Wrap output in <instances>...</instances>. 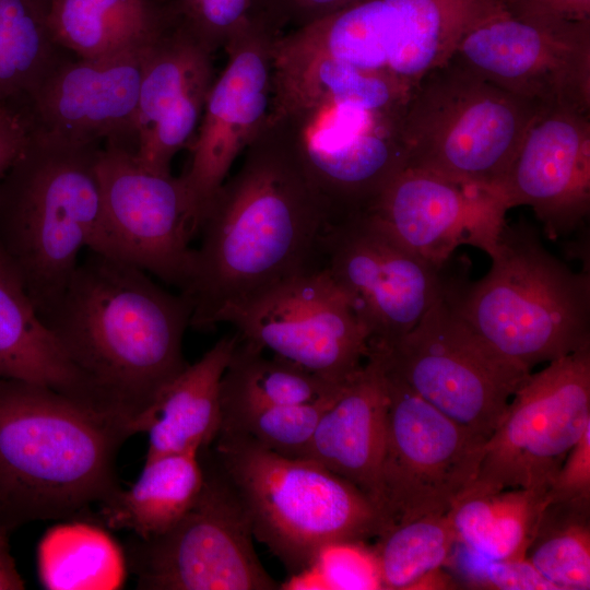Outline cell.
Returning a JSON list of instances; mask_svg holds the SVG:
<instances>
[{"label":"cell","mask_w":590,"mask_h":590,"mask_svg":"<svg viewBox=\"0 0 590 590\" xmlns=\"http://www.w3.org/2000/svg\"><path fill=\"white\" fill-rule=\"evenodd\" d=\"M330 222L290 140L268 120L203 213L182 292L192 307L190 327L211 330L283 281L321 267Z\"/></svg>","instance_id":"cell-1"},{"label":"cell","mask_w":590,"mask_h":590,"mask_svg":"<svg viewBox=\"0 0 590 590\" xmlns=\"http://www.w3.org/2000/svg\"><path fill=\"white\" fill-rule=\"evenodd\" d=\"M87 251L42 319L105 410L132 433L133 421L188 365L182 338L192 307L142 269Z\"/></svg>","instance_id":"cell-2"},{"label":"cell","mask_w":590,"mask_h":590,"mask_svg":"<svg viewBox=\"0 0 590 590\" xmlns=\"http://www.w3.org/2000/svg\"><path fill=\"white\" fill-rule=\"evenodd\" d=\"M128 424L45 386L0 378V517L14 530L84 518L116 489Z\"/></svg>","instance_id":"cell-3"},{"label":"cell","mask_w":590,"mask_h":590,"mask_svg":"<svg viewBox=\"0 0 590 590\" xmlns=\"http://www.w3.org/2000/svg\"><path fill=\"white\" fill-rule=\"evenodd\" d=\"M103 145L33 131L0 178V250L40 318L60 298L83 249L99 252L103 213L95 162Z\"/></svg>","instance_id":"cell-4"},{"label":"cell","mask_w":590,"mask_h":590,"mask_svg":"<svg viewBox=\"0 0 590 590\" xmlns=\"http://www.w3.org/2000/svg\"><path fill=\"white\" fill-rule=\"evenodd\" d=\"M477 281L451 278L467 324L504 357L531 370L590 346V273L574 271L526 220L505 223Z\"/></svg>","instance_id":"cell-5"},{"label":"cell","mask_w":590,"mask_h":590,"mask_svg":"<svg viewBox=\"0 0 590 590\" xmlns=\"http://www.w3.org/2000/svg\"><path fill=\"white\" fill-rule=\"evenodd\" d=\"M213 444L211 458L236 493L253 538L292 577L308 569L328 545L380 534L375 504L320 463L226 432Z\"/></svg>","instance_id":"cell-6"},{"label":"cell","mask_w":590,"mask_h":590,"mask_svg":"<svg viewBox=\"0 0 590 590\" xmlns=\"http://www.w3.org/2000/svg\"><path fill=\"white\" fill-rule=\"evenodd\" d=\"M543 107L449 59L422 76L405 103L399 133L406 166L499 197L523 137Z\"/></svg>","instance_id":"cell-7"},{"label":"cell","mask_w":590,"mask_h":590,"mask_svg":"<svg viewBox=\"0 0 590 590\" xmlns=\"http://www.w3.org/2000/svg\"><path fill=\"white\" fill-rule=\"evenodd\" d=\"M448 288L411 331L370 344V351L414 393L486 441L531 370L483 341L458 314Z\"/></svg>","instance_id":"cell-8"},{"label":"cell","mask_w":590,"mask_h":590,"mask_svg":"<svg viewBox=\"0 0 590 590\" xmlns=\"http://www.w3.org/2000/svg\"><path fill=\"white\" fill-rule=\"evenodd\" d=\"M269 120L290 140L332 221L365 211L406 166L400 118L323 98L279 94Z\"/></svg>","instance_id":"cell-9"},{"label":"cell","mask_w":590,"mask_h":590,"mask_svg":"<svg viewBox=\"0 0 590 590\" xmlns=\"http://www.w3.org/2000/svg\"><path fill=\"white\" fill-rule=\"evenodd\" d=\"M200 460L203 485L186 515L161 535L128 542V570L138 589H281L257 556L250 523L231 484L212 458Z\"/></svg>","instance_id":"cell-10"},{"label":"cell","mask_w":590,"mask_h":590,"mask_svg":"<svg viewBox=\"0 0 590 590\" xmlns=\"http://www.w3.org/2000/svg\"><path fill=\"white\" fill-rule=\"evenodd\" d=\"M588 427L590 346L529 375L485 441L477 474L463 492L548 489Z\"/></svg>","instance_id":"cell-11"},{"label":"cell","mask_w":590,"mask_h":590,"mask_svg":"<svg viewBox=\"0 0 590 590\" xmlns=\"http://www.w3.org/2000/svg\"><path fill=\"white\" fill-rule=\"evenodd\" d=\"M500 7L498 0H363L306 26L300 37L314 51L413 87Z\"/></svg>","instance_id":"cell-12"},{"label":"cell","mask_w":590,"mask_h":590,"mask_svg":"<svg viewBox=\"0 0 590 590\" xmlns=\"http://www.w3.org/2000/svg\"><path fill=\"white\" fill-rule=\"evenodd\" d=\"M384 371L387 425L374 500L381 532L422 517L447 514L475 479L485 444Z\"/></svg>","instance_id":"cell-13"},{"label":"cell","mask_w":590,"mask_h":590,"mask_svg":"<svg viewBox=\"0 0 590 590\" xmlns=\"http://www.w3.org/2000/svg\"><path fill=\"white\" fill-rule=\"evenodd\" d=\"M95 172L101 192V253L129 262L185 292L201 212L184 178L143 168L133 151L105 142Z\"/></svg>","instance_id":"cell-14"},{"label":"cell","mask_w":590,"mask_h":590,"mask_svg":"<svg viewBox=\"0 0 590 590\" xmlns=\"http://www.w3.org/2000/svg\"><path fill=\"white\" fill-rule=\"evenodd\" d=\"M321 267L368 331L387 344L411 331L446 292L450 275L401 245L366 213L330 222Z\"/></svg>","instance_id":"cell-15"},{"label":"cell","mask_w":590,"mask_h":590,"mask_svg":"<svg viewBox=\"0 0 590 590\" xmlns=\"http://www.w3.org/2000/svg\"><path fill=\"white\" fill-rule=\"evenodd\" d=\"M244 339L343 384L365 363L370 338L322 267L302 272L227 316Z\"/></svg>","instance_id":"cell-16"},{"label":"cell","mask_w":590,"mask_h":590,"mask_svg":"<svg viewBox=\"0 0 590 590\" xmlns=\"http://www.w3.org/2000/svg\"><path fill=\"white\" fill-rule=\"evenodd\" d=\"M450 59L541 106L590 113V21L545 24L500 7L462 34Z\"/></svg>","instance_id":"cell-17"},{"label":"cell","mask_w":590,"mask_h":590,"mask_svg":"<svg viewBox=\"0 0 590 590\" xmlns=\"http://www.w3.org/2000/svg\"><path fill=\"white\" fill-rule=\"evenodd\" d=\"M279 36L251 16L224 46L227 62L213 81L190 144V164L181 176L201 217L234 162L268 121Z\"/></svg>","instance_id":"cell-18"},{"label":"cell","mask_w":590,"mask_h":590,"mask_svg":"<svg viewBox=\"0 0 590 590\" xmlns=\"http://www.w3.org/2000/svg\"><path fill=\"white\" fill-rule=\"evenodd\" d=\"M507 211L491 191L405 166L363 212L414 255L442 268L460 246L489 256Z\"/></svg>","instance_id":"cell-19"},{"label":"cell","mask_w":590,"mask_h":590,"mask_svg":"<svg viewBox=\"0 0 590 590\" xmlns=\"http://www.w3.org/2000/svg\"><path fill=\"white\" fill-rule=\"evenodd\" d=\"M149 48L105 59L63 56L23 102L33 131L69 144L113 141L133 151L142 67Z\"/></svg>","instance_id":"cell-20"},{"label":"cell","mask_w":590,"mask_h":590,"mask_svg":"<svg viewBox=\"0 0 590 590\" xmlns=\"http://www.w3.org/2000/svg\"><path fill=\"white\" fill-rule=\"evenodd\" d=\"M498 194L507 210L530 206L550 238L585 225L590 213V113L543 107Z\"/></svg>","instance_id":"cell-21"},{"label":"cell","mask_w":590,"mask_h":590,"mask_svg":"<svg viewBox=\"0 0 590 590\" xmlns=\"http://www.w3.org/2000/svg\"><path fill=\"white\" fill-rule=\"evenodd\" d=\"M214 79L213 52L177 24L149 48L133 150L143 168L172 174L173 158L193 141Z\"/></svg>","instance_id":"cell-22"},{"label":"cell","mask_w":590,"mask_h":590,"mask_svg":"<svg viewBox=\"0 0 590 590\" xmlns=\"http://www.w3.org/2000/svg\"><path fill=\"white\" fill-rule=\"evenodd\" d=\"M387 410L385 371L378 356L369 351L363 366L323 412L304 458L349 481L374 503Z\"/></svg>","instance_id":"cell-23"},{"label":"cell","mask_w":590,"mask_h":590,"mask_svg":"<svg viewBox=\"0 0 590 590\" xmlns=\"http://www.w3.org/2000/svg\"><path fill=\"white\" fill-rule=\"evenodd\" d=\"M238 342V333L221 338L188 364L131 424L132 434L148 435L145 460L208 449L222 424L220 384Z\"/></svg>","instance_id":"cell-24"},{"label":"cell","mask_w":590,"mask_h":590,"mask_svg":"<svg viewBox=\"0 0 590 590\" xmlns=\"http://www.w3.org/2000/svg\"><path fill=\"white\" fill-rule=\"evenodd\" d=\"M0 378L45 386L109 414L40 318L1 250Z\"/></svg>","instance_id":"cell-25"},{"label":"cell","mask_w":590,"mask_h":590,"mask_svg":"<svg viewBox=\"0 0 590 590\" xmlns=\"http://www.w3.org/2000/svg\"><path fill=\"white\" fill-rule=\"evenodd\" d=\"M54 42L82 59L148 49L175 24L163 0H49Z\"/></svg>","instance_id":"cell-26"},{"label":"cell","mask_w":590,"mask_h":590,"mask_svg":"<svg viewBox=\"0 0 590 590\" xmlns=\"http://www.w3.org/2000/svg\"><path fill=\"white\" fill-rule=\"evenodd\" d=\"M197 452H179L144 460L137 481L119 487L98 507V522L132 536L151 539L173 528L191 508L203 485Z\"/></svg>","instance_id":"cell-27"},{"label":"cell","mask_w":590,"mask_h":590,"mask_svg":"<svg viewBox=\"0 0 590 590\" xmlns=\"http://www.w3.org/2000/svg\"><path fill=\"white\" fill-rule=\"evenodd\" d=\"M548 503L547 488L463 492L447 515L457 544L467 551L487 559H521Z\"/></svg>","instance_id":"cell-28"},{"label":"cell","mask_w":590,"mask_h":590,"mask_svg":"<svg viewBox=\"0 0 590 590\" xmlns=\"http://www.w3.org/2000/svg\"><path fill=\"white\" fill-rule=\"evenodd\" d=\"M68 520L50 528L38 544L42 585L51 590L119 588L128 570L125 551L99 522Z\"/></svg>","instance_id":"cell-29"},{"label":"cell","mask_w":590,"mask_h":590,"mask_svg":"<svg viewBox=\"0 0 590 590\" xmlns=\"http://www.w3.org/2000/svg\"><path fill=\"white\" fill-rule=\"evenodd\" d=\"M327 380L238 334V342L220 384L222 415L238 411L312 402L344 385Z\"/></svg>","instance_id":"cell-30"},{"label":"cell","mask_w":590,"mask_h":590,"mask_svg":"<svg viewBox=\"0 0 590 590\" xmlns=\"http://www.w3.org/2000/svg\"><path fill=\"white\" fill-rule=\"evenodd\" d=\"M447 514L432 515L382 531L373 546L386 590L449 589L451 578L442 571L456 547Z\"/></svg>","instance_id":"cell-31"},{"label":"cell","mask_w":590,"mask_h":590,"mask_svg":"<svg viewBox=\"0 0 590 590\" xmlns=\"http://www.w3.org/2000/svg\"><path fill=\"white\" fill-rule=\"evenodd\" d=\"M36 0H0V102H24L63 57Z\"/></svg>","instance_id":"cell-32"},{"label":"cell","mask_w":590,"mask_h":590,"mask_svg":"<svg viewBox=\"0 0 590 590\" xmlns=\"http://www.w3.org/2000/svg\"><path fill=\"white\" fill-rule=\"evenodd\" d=\"M526 558L555 590L590 589V500L548 503Z\"/></svg>","instance_id":"cell-33"},{"label":"cell","mask_w":590,"mask_h":590,"mask_svg":"<svg viewBox=\"0 0 590 590\" xmlns=\"http://www.w3.org/2000/svg\"><path fill=\"white\" fill-rule=\"evenodd\" d=\"M339 391L307 403L223 414L220 432L245 436L282 456L304 458L320 417Z\"/></svg>","instance_id":"cell-34"},{"label":"cell","mask_w":590,"mask_h":590,"mask_svg":"<svg viewBox=\"0 0 590 590\" xmlns=\"http://www.w3.org/2000/svg\"><path fill=\"white\" fill-rule=\"evenodd\" d=\"M177 25L213 54L248 23L257 0H163Z\"/></svg>","instance_id":"cell-35"},{"label":"cell","mask_w":590,"mask_h":590,"mask_svg":"<svg viewBox=\"0 0 590 590\" xmlns=\"http://www.w3.org/2000/svg\"><path fill=\"white\" fill-rule=\"evenodd\" d=\"M365 542L328 545L308 569L291 579L314 576L323 589H382L374 547Z\"/></svg>","instance_id":"cell-36"},{"label":"cell","mask_w":590,"mask_h":590,"mask_svg":"<svg viewBox=\"0 0 590 590\" xmlns=\"http://www.w3.org/2000/svg\"><path fill=\"white\" fill-rule=\"evenodd\" d=\"M470 588L493 590H555L527 559L495 560L477 556L459 544L447 564Z\"/></svg>","instance_id":"cell-37"},{"label":"cell","mask_w":590,"mask_h":590,"mask_svg":"<svg viewBox=\"0 0 590 590\" xmlns=\"http://www.w3.org/2000/svg\"><path fill=\"white\" fill-rule=\"evenodd\" d=\"M363 0H257L252 15L283 35L314 24Z\"/></svg>","instance_id":"cell-38"},{"label":"cell","mask_w":590,"mask_h":590,"mask_svg":"<svg viewBox=\"0 0 590 590\" xmlns=\"http://www.w3.org/2000/svg\"><path fill=\"white\" fill-rule=\"evenodd\" d=\"M550 503L590 500V427L571 448L548 488Z\"/></svg>","instance_id":"cell-39"},{"label":"cell","mask_w":590,"mask_h":590,"mask_svg":"<svg viewBox=\"0 0 590 590\" xmlns=\"http://www.w3.org/2000/svg\"><path fill=\"white\" fill-rule=\"evenodd\" d=\"M510 15L545 24L590 21V0H498Z\"/></svg>","instance_id":"cell-40"},{"label":"cell","mask_w":590,"mask_h":590,"mask_svg":"<svg viewBox=\"0 0 590 590\" xmlns=\"http://www.w3.org/2000/svg\"><path fill=\"white\" fill-rule=\"evenodd\" d=\"M32 121L22 102H0V178L27 145Z\"/></svg>","instance_id":"cell-41"},{"label":"cell","mask_w":590,"mask_h":590,"mask_svg":"<svg viewBox=\"0 0 590 590\" xmlns=\"http://www.w3.org/2000/svg\"><path fill=\"white\" fill-rule=\"evenodd\" d=\"M12 529L0 517V590H20L25 588L14 558L11 555L9 535Z\"/></svg>","instance_id":"cell-42"},{"label":"cell","mask_w":590,"mask_h":590,"mask_svg":"<svg viewBox=\"0 0 590 590\" xmlns=\"http://www.w3.org/2000/svg\"><path fill=\"white\" fill-rule=\"evenodd\" d=\"M45 10L47 9L49 0H36Z\"/></svg>","instance_id":"cell-43"}]
</instances>
